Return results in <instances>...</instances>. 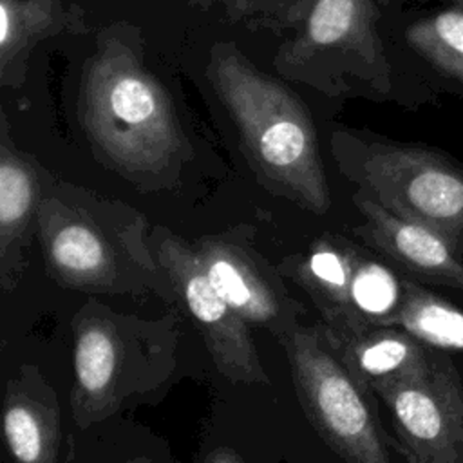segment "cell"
Segmentation results:
<instances>
[{"mask_svg": "<svg viewBox=\"0 0 463 463\" xmlns=\"http://www.w3.org/2000/svg\"><path fill=\"white\" fill-rule=\"evenodd\" d=\"M36 239L47 273L89 295H146L175 300L146 219L134 208L71 184H45Z\"/></svg>", "mask_w": 463, "mask_h": 463, "instance_id": "cell-1", "label": "cell"}, {"mask_svg": "<svg viewBox=\"0 0 463 463\" xmlns=\"http://www.w3.org/2000/svg\"><path fill=\"white\" fill-rule=\"evenodd\" d=\"M208 78L259 181L315 215L327 213L331 194L317 128L302 99L235 49L213 56Z\"/></svg>", "mask_w": 463, "mask_h": 463, "instance_id": "cell-2", "label": "cell"}, {"mask_svg": "<svg viewBox=\"0 0 463 463\" xmlns=\"http://www.w3.org/2000/svg\"><path fill=\"white\" fill-rule=\"evenodd\" d=\"M80 119L101 157L119 174L146 183L168 174L184 152L172 99L130 47L109 40L85 67Z\"/></svg>", "mask_w": 463, "mask_h": 463, "instance_id": "cell-3", "label": "cell"}, {"mask_svg": "<svg viewBox=\"0 0 463 463\" xmlns=\"http://www.w3.org/2000/svg\"><path fill=\"white\" fill-rule=\"evenodd\" d=\"M71 414L80 429L156 398L177 367V318H141L90 297L72 318Z\"/></svg>", "mask_w": 463, "mask_h": 463, "instance_id": "cell-4", "label": "cell"}, {"mask_svg": "<svg viewBox=\"0 0 463 463\" xmlns=\"http://www.w3.org/2000/svg\"><path fill=\"white\" fill-rule=\"evenodd\" d=\"M340 170L385 210L443 233L463 251V163L441 148L344 136Z\"/></svg>", "mask_w": 463, "mask_h": 463, "instance_id": "cell-5", "label": "cell"}, {"mask_svg": "<svg viewBox=\"0 0 463 463\" xmlns=\"http://www.w3.org/2000/svg\"><path fill=\"white\" fill-rule=\"evenodd\" d=\"M304 416L344 463H394L373 392L338 360L320 326H297L277 340Z\"/></svg>", "mask_w": 463, "mask_h": 463, "instance_id": "cell-6", "label": "cell"}, {"mask_svg": "<svg viewBox=\"0 0 463 463\" xmlns=\"http://www.w3.org/2000/svg\"><path fill=\"white\" fill-rule=\"evenodd\" d=\"M277 268L311 298L327 338L389 326L402 297V277L369 248L338 233L317 237L306 251L284 257Z\"/></svg>", "mask_w": 463, "mask_h": 463, "instance_id": "cell-7", "label": "cell"}, {"mask_svg": "<svg viewBox=\"0 0 463 463\" xmlns=\"http://www.w3.org/2000/svg\"><path fill=\"white\" fill-rule=\"evenodd\" d=\"M152 250L184 311L197 326L217 371L232 383L268 385L250 326L213 288L192 244L165 226L150 230Z\"/></svg>", "mask_w": 463, "mask_h": 463, "instance_id": "cell-8", "label": "cell"}, {"mask_svg": "<svg viewBox=\"0 0 463 463\" xmlns=\"http://www.w3.org/2000/svg\"><path fill=\"white\" fill-rule=\"evenodd\" d=\"M407 463H463V387L449 360L380 387Z\"/></svg>", "mask_w": 463, "mask_h": 463, "instance_id": "cell-9", "label": "cell"}, {"mask_svg": "<svg viewBox=\"0 0 463 463\" xmlns=\"http://www.w3.org/2000/svg\"><path fill=\"white\" fill-rule=\"evenodd\" d=\"M192 250L213 288L250 327H262L280 340L300 326L304 304L289 293L279 268L246 239L235 232L206 235Z\"/></svg>", "mask_w": 463, "mask_h": 463, "instance_id": "cell-10", "label": "cell"}, {"mask_svg": "<svg viewBox=\"0 0 463 463\" xmlns=\"http://www.w3.org/2000/svg\"><path fill=\"white\" fill-rule=\"evenodd\" d=\"M376 0H309L297 18L295 36L282 51L289 63H304L315 54L340 52L354 56L367 80L382 89H391V67L376 22Z\"/></svg>", "mask_w": 463, "mask_h": 463, "instance_id": "cell-11", "label": "cell"}, {"mask_svg": "<svg viewBox=\"0 0 463 463\" xmlns=\"http://www.w3.org/2000/svg\"><path fill=\"white\" fill-rule=\"evenodd\" d=\"M353 203L364 217L353 235L365 248L421 284L463 291V251L443 233L403 219L360 192Z\"/></svg>", "mask_w": 463, "mask_h": 463, "instance_id": "cell-12", "label": "cell"}, {"mask_svg": "<svg viewBox=\"0 0 463 463\" xmlns=\"http://www.w3.org/2000/svg\"><path fill=\"white\" fill-rule=\"evenodd\" d=\"M4 438L14 463H71L58 394L36 365L7 380L2 405Z\"/></svg>", "mask_w": 463, "mask_h": 463, "instance_id": "cell-13", "label": "cell"}, {"mask_svg": "<svg viewBox=\"0 0 463 463\" xmlns=\"http://www.w3.org/2000/svg\"><path fill=\"white\" fill-rule=\"evenodd\" d=\"M45 183L31 157L4 137L0 146V286L14 289L25 266V250L36 235V212Z\"/></svg>", "mask_w": 463, "mask_h": 463, "instance_id": "cell-14", "label": "cell"}, {"mask_svg": "<svg viewBox=\"0 0 463 463\" xmlns=\"http://www.w3.org/2000/svg\"><path fill=\"white\" fill-rule=\"evenodd\" d=\"M327 342L349 374L373 394L380 387L427 373L434 362L425 344L396 326L369 327Z\"/></svg>", "mask_w": 463, "mask_h": 463, "instance_id": "cell-15", "label": "cell"}, {"mask_svg": "<svg viewBox=\"0 0 463 463\" xmlns=\"http://www.w3.org/2000/svg\"><path fill=\"white\" fill-rule=\"evenodd\" d=\"M58 0H0V72L4 83H14L18 63L27 51L71 24Z\"/></svg>", "mask_w": 463, "mask_h": 463, "instance_id": "cell-16", "label": "cell"}, {"mask_svg": "<svg viewBox=\"0 0 463 463\" xmlns=\"http://www.w3.org/2000/svg\"><path fill=\"white\" fill-rule=\"evenodd\" d=\"M389 326L429 347L463 349V311L407 275H402V297Z\"/></svg>", "mask_w": 463, "mask_h": 463, "instance_id": "cell-17", "label": "cell"}, {"mask_svg": "<svg viewBox=\"0 0 463 463\" xmlns=\"http://www.w3.org/2000/svg\"><path fill=\"white\" fill-rule=\"evenodd\" d=\"M407 45L449 85L463 96V7L425 13L405 27Z\"/></svg>", "mask_w": 463, "mask_h": 463, "instance_id": "cell-18", "label": "cell"}, {"mask_svg": "<svg viewBox=\"0 0 463 463\" xmlns=\"http://www.w3.org/2000/svg\"><path fill=\"white\" fill-rule=\"evenodd\" d=\"M204 463H244L241 459V456L230 449V447H217L215 450H212L206 458Z\"/></svg>", "mask_w": 463, "mask_h": 463, "instance_id": "cell-19", "label": "cell"}, {"mask_svg": "<svg viewBox=\"0 0 463 463\" xmlns=\"http://www.w3.org/2000/svg\"><path fill=\"white\" fill-rule=\"evenodd\" d=\"M443 2H449V4H454V5L463 7V0H443Z\"/></svg>", "mask_w": 463, "mask_h": 463, "instance_id": "cell-20", "label": "cell"}, {"mask_svg": "<svg viewBox=\"0 0 463 463\" xmlns=\"http://www.w3.org/2000/svg\"><path fill=\"white\" fill-rule=\"evenodd\" d=\"M212 2H222V0H201V4H203V5H210Z\"/></svg>", "mask_w": 463, "mask_h": 463, "instance_id": "cell-21", "label": "cell"}, {"mask_svg": "<svg viewBox=\"0 0 463 463\" xmlns=\"http://www.w3.org/2000/svg\"><path fill=\"white\" fill-rule=\"evenodd\" d=\"M128 463H148V461H145V459H134V461H128Z\"/></svg>", "mask_w": 463, "mask_h": 463, "instance_id": "cell-22", "label": "cell"}]
</instances>
